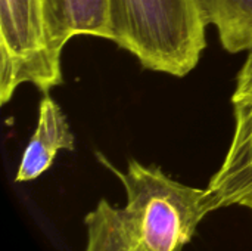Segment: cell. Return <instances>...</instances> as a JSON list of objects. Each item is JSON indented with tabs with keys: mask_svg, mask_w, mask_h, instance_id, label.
<instances>
[{
	"mask_svg": "<svg viewBox=\"0 0 252 251\" xmlns=\"http://www.w3.org/2000/svg\"><path fill=\"white\" fill-rule=\"evenodd\" d=\"M235 130L220 169L205 188L208 213L232 206L252 210V47L232 98Z\"/></svg>",
	"mask_w": 252,
	"mask_h": 251,
	"instance_id": "277c9868",
	"label": "cell"
},
{
	"mask_svg": "<svg viewBox=\"0 0 252 251\" xmlns=\"http://www.w3.org/2000/svg\"><path fill=\"white\" fill-rule=\"evenodd\" d=\"M99 158L123 183L127 201L115 207L102 198L86 215L84 251H183L210 215L205 189L170 178L159 166L128 160L121 172Z\"/></svg>",
	"mask_w": 252,
	"mask_h": 251,
	"instance_id": "6da1fadb",
	"label": "cell"
},
{
	"mask_svg": "<svg viewBox=\"0 0 252 251\" xmlns=\"http://www.w3.org/2000/svg\"><path fill=\"white\" fill-rule=\"evenodd\" d=\"M62 56L49 37L44 0H0V104L19 86L44 95L62 84Z\"/></svg>",
	"mask_w": 252,
	"mask_h": 251,
	"instance_id": "3957f363",
	"label": "cell"
},
{
	"mask_svg": "<svg viewBox=\"0 0 252 251\" xmlns=\"http://www.w3.org/2000/svg\"><path fill=\"white\" fill-rule=\"evenodd\" d=\"M112 41L143 68L185 77L207 47V21L196 0H111Z\"/></svg>",
	"mask_w": 252,
	"mask_h": 251,
	"instance_id": "7a4b0ae2",
	"label": "cell"
},
{
	"mask_svg": "<svg viewBox=\"0 0 252 251\" xmlns=\"http://www.w3.org/2000/svg\"><path fill=\"white\" fill-rule=\"evenodd\" d=\"M208 25H214L224 50L252 47V0H196Z\"/></svg>",
	"mask_w": 252,
	"mask_h": 251,
	"instance_id": "52a82bcc",
	"label": "cell"
},
{
	"mask_svg": "<svg viewBox=\"0 0 252 251\" xmlns=\"http://www.w3.org/2000/svg\"><path fill=\"white\" fill-rule=\"evenodd\" d=\"M75 139L66 115L47 93L38 105L37 126L30 138L18 166L16 182H31L46 173L59 151H72Z\"/></svg>",
	"mask_w": 252,
	"mask_h": 251,
	"instance_id": "5b68a950",
	"label": "cell"
},
{
	"mask_svg": "<svg viewBox=\"0 0 252 251\" xmlns=\"http://www.w3.org/2000/svg\"><path fill=\"white\" fill-rule=\"evenodd\" d=\"M44 6L50 43L61 56L74 37L114 38L111 0H44Z\"/></svg>",
	"mask_w": 252,
	"mask_h": 251,
	"instance_id": "8992f818",
	"label": "cell"
}]
</instances>
